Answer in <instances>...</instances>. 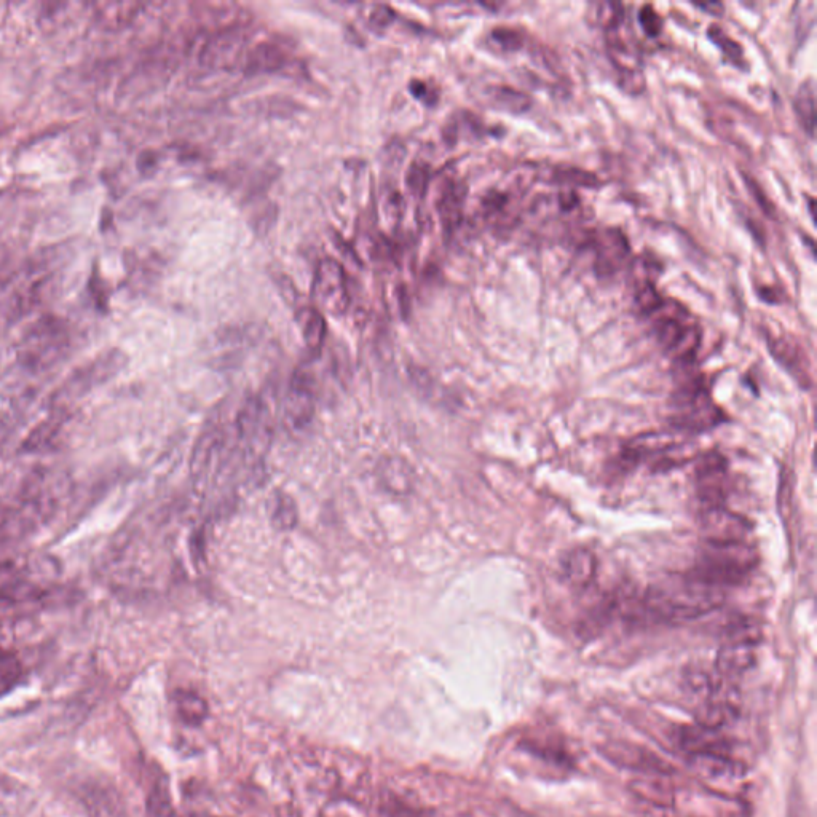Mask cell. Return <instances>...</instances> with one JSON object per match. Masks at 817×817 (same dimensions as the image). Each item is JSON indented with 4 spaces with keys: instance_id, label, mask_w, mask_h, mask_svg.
Listing matches in <instances>:
<instances>
[{
    "instance_id": "cell-24",
    "label": "cell",
    "mask_w": 817,
    "mask_h": 817,
    "mask_svg": "<svg viewBox=\"0 0 817 817\" xmlns=\"http://www.w3.org/2000/svg\"><path fill=\"white\" fill-rule=\"evenodd\" d=\"M267 513H269L270 524L280 532L293 530L299 521L296 502L291 495L281 490L273 492L272 497L269 498Z\"/></svg>"
},
{
    "instance_id": "cell-13",
    "label": "cell",
    "mask_w": 817,
    "mask_h": 817,
    "mask_svg": "<svg viewBox=\"0 0 817 817\" xmlns=\"http://www.w3.org/2000/svg\"><path fill=\"white\" fill-rule=\"evenodd\" d=\"M596 269L602 277H610L624 269L631 256L628 238L618 229H605L594 235Z\"/></svg>"
},
{
    "instance_id": "cell-3",
    "label": "cell",
    "mask_w": 817,
    "mask_h": 817,
    "mask_svg": "<svg viewBox=\"0 0 817 817\" xmlns=\"http://www.w3.org/2000/svg\"><path fill=\"white\" fill-rule=\"evenodd\" d=\"M58 567L53 559L39 556L0 559V612L39 604L56 591Z\"/></svg>"
},
{
    "instance_id": "cell-5",
    "label": "cell",
    "mask_w": 817,
    "mask_h": 817,
    "mask_svg": "<svg viewBox=\"0 0 817 817\" xmlns=\"http://www.w3.org/2000/svg\"><path fill=\"white\" fill-rule=\"evenodd\" d=\"M653 331L661 347L679 364L693 363L701 347V329L691 321L687 308L672 299H663L650 313Z\"/></svg>"
},
{
    "instance_id": "cell-7",
    "label": "cell",
    "mask_w": 817,
    "mask_h": 817,
    "mask_svg": "<svg viewBox=\"0 0 817 817\" xmlns=\"http://www.w3.org/2000/svg\"><path fill=\"white\" fill-rule=\"evenodd\" d=\"M312 296L318 310L342 315L350 304L344 269L334 259H323L316 265Z\"/></svg>"
},
{
    "instance_id": "cell-22",
    "label": "cell",
    "mask_w": 817,
    "mask_h": 817,
    "mask_svg": "<svg viewBox=\"0 0 817 817\" xmlns=\"http://www.w3.org/2000/svg\"><path fill=\"white\" fill-rule=\"evenodd\" d=\"M286 56L277 45L264 44L254 45L246 56L245 71L248 74H267L275 72L285 66Z\"/></svg>"
},
{
    "instance_id": "cell-8",
    "label": "cell",
    "mask_w": 817,
    "mask_h": 817,
    "mask_svg": "<svg viewBox=\"0 0 817 817\" xmlns=\"http://www.w3.org/2000/svg\"><path fill=\"white\" fill-rule=\"evenodd\" d=\"M269 412L264 401L249 396L241 404L235 419V436H237L238 446L245 450L246 455L259 457L262 446L269 443Z\"/></svg>"
},
{
    "instance_id": "cell-32",
    "label": "cell",
    "mask_w": 817,
    "mask_h": 817,
    "mask_svg": "<svg viewBox=\"0 0 817 817\" xmlns=\"http://www.w3.org/2000/svg\"><path fill=\"white\" fill-rule=\"evenodd\" d=\"M557 178L559 181L567 182V184H577V186H597V181L594 176L580 170H564L557 171Z\"/></svg>"
},
{
    "instance_id": "cell-1",
    "label": "cell",
    "mask_w": 817,
    "mask_h": 817,
    "mask_svg": "<svg viewBox=\"0 0 817 817\" xmlns=\"http://www.w3.org/2000/svg\"><path fill=\"white\" fill-rule=\"evenodd\" d=\"M64 494V481L50 471H37L21 484L16 494L0 502V538L12 540L28 535L52 518Z\"/></svg>"
},
{
    "instance_id": "cell-12",
    "label": "cell",
    "mask_w": 817,
    "mask_h": 817,
    "mask_svg": "<svg viewBox=\"0 0 817 817\" xmlns=\"http://www.w3.org/2000/svg\"><path fill=\"white\" fill-rule=\"evenodd\" d=\"M315 382L310 375L297 371L289 383L286 395L285 415L291 427L305 428L315 415Z\"/></svg>"
},
{
    "instance_id": "cell-14",
    "label": "cell",
    "mask_w": 817,
    "mask_h": 817,
    "mask_svg": "<svg viewBox=\"0 0 817 817\" xmlns=\"http://www.w3.org/2000/svg\"><path fill=\"white\" fill-rule=\"evenodd\" d=\"M79 798L88 817H127L122 797L109 782L90 779L80 787Z\"/></svg>"
},
{
    "instance_id": "cell-19",
    "label": "cell",
    "mask_w": 817,
    "mask_h": 817,
    "mask_svg": "<svg viewBox=\"0 0 817 817\" xmlns=\"http://www.w3.org/2000/svg\"><path fill=\"white\" fill-rule=\"evenodd\" d=\"M246 32L241 29H225L203 48L202 61L208 66H225L237 60L245 50Z\"/></svg>"
},
{
    "instance_id": "cell-2",
    "label": "cell",
    "mask_w": 817,
    "mask_h": 817,
    "mask_svg": "<svg viewBox=\"0 0 817 817\" xmlns=\"http://www.w3.org/2000/svg\"><path fill=\"white\" fill-rule=\"evenodd\" d=\"M725 602V588L693 573L674 575L652 586L642 599L644 612L660 620H695Z\"/></svg>"
},
{
    "instance_id": "cell-27",
    "label": "cell",
    "mask_w": 817,
    "mask_h": 817,
    "mask_svg": "<svg viewBox=\"0 0 817 817\" xmlns=\"http://www.w3.org/2000/svg\"><path fill=\"white\" fill-rule=\"evenodd\" d=\"M462 203L463 190L458 189L457 186H450L449 190H446L443 200H441V206H439V210H441L447 224H457L460 214H462Z\"/></svg>"
},
{
    "instance_id": "cell-28",
    "label": "cell",
    "mask_w": 817,
    "mask_h": 817,
    "mask_svg": "<svg viewBox=\"0 0 817 817\" xmlns=\"http://www.w3.org/2000/svg\"><path fill=\"white\" fill-rule=\"evenodd\" d=\"M495 101H497L503 109L511 112H524L530 107V98L516 91L514 88H497L495 90Z\"/></svg>"
},
{
    "instance_id": "cell-21",
    "label": "cell",
    "mask_w": 817,
    "mask_h": 817,
    "mask_svg": "<svg viewBox=\"0 0 817 817\" xmlns=\"http://www.w3.org/2000/svg\"><path fill=\"white\" fill-rule=\"evenodd\" d=\"M562 572H564L565 580L569 581L573 588H588L596 578V556L586 548L573 549L564 557Z\"/></svg>"
},
{
    "instance_id": "cell-11",
    "label": "cell",
    "mask_w": 817,
    "mask_h": 817,
    "mask_svg": "<svg viewBox=\"0 0 817 817\" xmlns=\"http://www.w3.org/2000/svg\"><path fill=\"white\" fill-rule=\"evenodd\" d=\"M224 454H227V435H225L224 428H206L195 444L192 463H190L195 481H206V478H210V474L218 473L222 462H225Z\"/></svg>"
},
{
    "instance_id": "cell-17",
    "label": "cell",
    "mask_w": 817,
    "mask_h": 817,
    "mask_svg": "<svg viewBox=\"0 0 817 817\" xmlns=\"http://www.w3.org/2000/svg\"><path fill=\"white\" fill-rule=\"evenodd\" d=\"M771 355L802 387L811 385L810 361L797 340L778 337L770 342Z\"/></svg>"
},
{
    "instance_id": "cell-23",
    "label": "cell",
    "mask_w": 817,
    "mask_h": 817,
    "mask_svg": "<svg viewBox=\"0 0 817 817\" xmlns=\"http://www.w3.org/2000/svg\"><path fill=\"white\" fill-rule=\"evenodd\" d=\"M297 324H299L300 332L304 337L305 345L312 352H318L323 347L326 331H328L321 310L316 307L300 308L299 312H297Z\"/></svg>"
},
{
    "instance_id": "cell-30",
    "label": "cell",
    "mask_w": 817,
    "mask_h": 817,
    "mask_svg": "<svg viewBox=\"0 0 817 817\" xmlns=\"http://www.w3.org/2000/svg\"><path fill=\"white\" fill-rule=\"evenodd\" d=\"M147 808H149V813L152 817L171 816L170 797H168V790H166L162 784H158V786L150 792Z\"/></svg>"
},
{
    "instance_id": "cell-16",
    "label": "cell",
    "mask_w": 817,
    "mask_h": 817,
    "mask_svg": "<svg viewBox=\"0 0 817 817\" xmlns=\"http://www.w3.org/2000/svg\"><path fill=\"white\" fill-rule=\"evenodd\" d=\"M691 763L699 776L717 787L735 786L744 776L743 765L731 755L701 754L691 755Z\"/></svg>"
},
{
    "instance_id": "cell-31",
    "label": "cell",
    "mask_w": 817,
    "mask_h": 817,
    "mask_svg": "<svg viewBox=\"0 0 817 817\" xmlns=\"http://www.w3.org/2000/svg\"><path fill=\"white\" fill-rule=\"evenodd\" d=\"M639 20L648 36H658L661 29H663L661 16L658 15V13L655 12V8L650 7V5H645V7L640 10Z\"/></svg>"
},
{
    "instance_id": "cell-4",
    "label": "cell",
    "mask_w": 817,
    "mask_h": 817,
    "mask_svg": "<svg viewBox=\"0 0 817 817\" xmlns=\"http://www.w3.org/2000/svg\"><path fill=\"white\" fill-rule=\"evenodd\" d=\"M757 564L758 553L752 543H704L696 569L691 573L725 588L746 580Z\"/></svg>"
},
{
    "instance_id": "cell-20",
    "label": "cell",
    "mask_w": 817,
    "mask_h": 817,
    "mask_svg": "<svg viewBox=\"0 0 817 817\" xmlns=\"http://www.w3.org/2000/svg\"><path fill=\"white\" fill-rule=\"evenodd\" d=\"M755 663V644L744 640H728L717 655V674L723 679H736Z\"/></svg>"
},
{
    "instance_id": "cell-9",
    "label": "cell",
    "mask_w": 817,
    "mask_h": 817,
    "mask_svg": "<svg viewBox=\"0 0 817 817\" xmlns=\"http://www.w3.org/2000/svg\"><path fill=\"white\" fill-rule=\"evenodd\" d=\"M696 492L703 510L725 506L728 492L727 460L717 452H709L696 465Z\"/></svg>"
},
{
    "instance_id": "cell-6",
    "label": "cell",
    "mask_w": 817,
    "mask_h": 817,
    "mask_svg": "<svg viewBox=\"0 0 817 817\" xmlns=\"http://www.w3.org/2000/svg\"><path fill=\"white\" fill-rule=\"evenodd\" d=\"M68 345V331L63 321L42 318L24 334L18 347V361L31 371H45L63 358Z\"/></svg>"
},
{
    "instance_id": "cell-26",
    "label": "cell",
    "mask_w": 817,
    "mask_h": 817,
    "mask_svg": "<svg viewBox=\"0 0 817 817\" xmlns=\"http://www.w3.org/2000/svg\"><path fill=\"white\" fill-rule=\"evenodd\" d=\"M814 103H816V96H814V82L808 80L803 83L800 90H798L797 98H795V112H797L798 120L802 123L803 130L813 138L814 127H816V111H814Z\"/></svg>"
},
{
    "instance_id": "cell-10",
    "label": "cell",
    "mask_w": 817,
    "mask_h": 817,
    "mask_svg": "<svg viewBox=\"0 0 817 817\" xmlns=\"http://www.w3.org/2000/svg\"><path fill=\"white\" fill-rule=\"evenodd\" d=\"M701 529L704 543H749L752 525L725 506L703 510Z\"/></svg>"
},
{
    "instance_id": "cell-25",
    "label": "cell",
    "mask_w": 817,
    "mask_h": 817,
    "mask_svg": "<svg viewBox=\"0 0 817 817\" xmlns=\"http://www.w3.org/2000/svg\"><path fill=\"white\" fill-rule=\"evenodd\" d=\"M174 707L182 722L197 727L208 715L205 699L194 691L181 690L174 695Z\"/></svg>"
},
{
    "instance_id": "cell-33",
    "label": "cell",
    "mask_w": 817,
    "mask_h": 817,
    "mask_svg": "<svg viewBox=\"0 0 817 817\" xmlns=\"http://www.w3.org/2000/svg\"><path fill=\"white\" fill-rule=\"evenodd\" d=\"M395 18V10L383 4L374 5L371 10V15H369V21H371L374 26H377V28H387V26H390V24L395 21Z\"/></svg>"
},
{
    "instance_id": "cell-35",
    "label": "cell",
    "mask_w": 817,
    "mask_h": 817,
    "mask_svg": "<svg viewBox=\"0 0 817 817\" xmlns=\"http://www.w3.org/2000/svg\"><path fill=\"white\" fill-rule=\"evenodd\" d=\"M427 171L425 168L420 165H412L411 171H409V176H407V182H409V186L414 192H419L422 194L425 187H427Z\"/></svg>"
},
{
    "instance_id": "cell-34",
    "label": "cell",
    "mask_w": 817,
    "mask_h": 817,
    "mask_svg": "<svg viewBox=\"0 0 817 817\" xmlns=\"http://www.w3.org/2000/svg\"><path fill=\"white\" fill-rule=\"evenodd\" d=\"M492 37H494L495 42H498V44L502 45L506 50H516V48L521 47V36H519L518 32L513 31V29H495V31L492 32Z\"/></svg>"
},
{
    "instance_id": "cell-29",
    "label": "cell",
    "mask_w": 817,
    "mask_h": 817,
    "mask_svg": "<svg viewBox=\"0 0 817 817\" xmlns=\"http://www.w3.org/2000/svg\"><path fill=\"white\" fill-rule=\"evenodd\" d=\"M709 37H711L712 42H714L717 47L722 48L723 53H725L733 63L739 66V63L743 61V47H741V45L736 44L735 40L727 36L725 31H723L720 26H717V24H712L711 28H709Z\"/></svg>"
},
{
    "instance_id": "cell-18",
    "label": "cell",
    "mask_w": 817,
    "mask_h": 817,
    "mask_svg": "<svg viewBox=\"0 0 817 817\" xmlns=\"http://www.w3.org/2000/svg\"><path fill=\"white\" fill-rule=\"evenodd\" d=\"M36 794L20 779L0 771V817H23L36 806Z\"/></svg>"
},
{
    "instance_id": "cell-36",
    "label": "cell",
    "mask_w": 817,
    "mask_h": 817,
    "mask_svg": "<svg viewBox=\"0 0 817 817\" xmlns=\"http://www.w3.org/2000/svg\"><path fill=\"white\" fill-rule=\"evenodd\" d=\"M696 7L701 8V10H706L709 15H722L723 5L722 4H696Z\"/></svg>"
},
{
    "instance_id": "cell-15",
    "label": "cell",
    "mask_w": 817,
    "mask_h": 817,
    "mask_svg": "<svg viewBox=\"0 0 817 817\" xmlns=\"http://www.w3.org/2000/svg\"><path fill=\"white\" fill-rule=\"evenodd\" d=\"M375 478L387 494L398 498L411 495L417 482L411 463L399 455H383L375 465Z\"/></svg>"
}]
</instances>
